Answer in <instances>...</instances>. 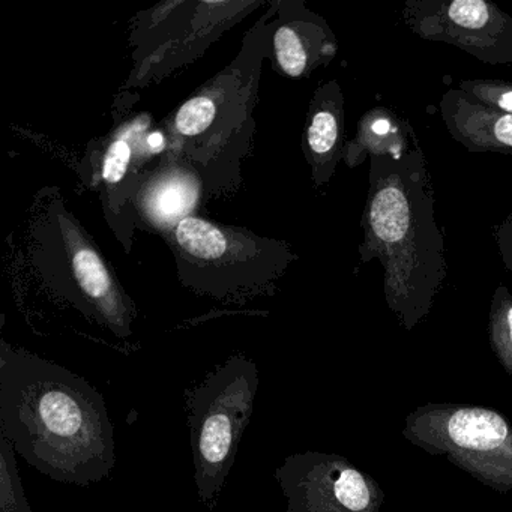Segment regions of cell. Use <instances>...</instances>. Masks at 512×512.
Wrapping results in <instances>:
<instances>
[{"label":"cell","mask_w":512,"mask_h":512,"mask_svg":"<svg viewBox=\"0 0 512 512\" xmlns=\"http://www.w3.org/2000/svg\"><path fill=\"white\" fill-rule=\"evenodd\" d=\"M0 434L55 481L88 487L109 478L116 464L103 395L62 365L5 341L0 344Z\"/></svg>","instance_id":"1"},{"label":"cell","mask_w":512,"mask_h":512,"mask_svg":"<svg viewBox=\"0 0 512 512\" xmlns=\"http://www.w3.org/2000/svg\"><path fill=\"white\" fill-rule=\"evenodd\" d=\"M368 181L361 263H382L386 304L401 328L413 331L430 313L448 274L421 145L397 158L371 157Z\"/></svg>","instance_id":"2"},{"label":"cell","mask_w":512,"mask_h":512,"mask_svg":"<svg viewBox=\"0 0 512 512\" xmlns=\"http://www.w3.org/2000/svg\"><path fill=\"white\" fill-rule=\"evenodd\" d=\"M170 233L184 286L220 301L241 302L274 292L278 278L296 259L284 242L203 218H184Z\"/></svg>","instance_id":"3"},{"label":"cell","mask_w":512,"mask_h":512,"mask_svg":"<svg viewBox=\"0 0 512 512\" xmlns=\"http://www.w3.org/2000/svg\"><path fill=\"white\" fill-rule=\"evenodd\" d=\"M257 388V365L245 355H235L185 391L194 482L200 502L209 511L218 505L253 418Z\"/></svg>","instance_id":"4"},{"label":"cell","mask_w":512,"mask_h":512,"mask_svg":"<svg viewBox=\"0 0 512 512\" xmlns=\"http://www.w3.org/2000/svg\"><path fill=\"white\" fill-rule=\"evenodd\" d=\"M403 436L497 493L512 490V425L497 410L427 403L406 416Z\"/></svg>","instance_id":"5"},{"label":"cell","mask_w":512,"mask_h":512,"mask_svg":"<svg viewBox=\"0 0 512 512\" xmlns=\"http://www.w3.org/2000/svg\"><path fill=\"white\" fill-rule=\"evenodd\" d=\"M269 16L248 34L233 64L176 112L173 125L187 157L203 163L205 158L220 157L229 146L242 145L241 131L253 122L260 67L268 55Z\"/></svg>","instance_id":"6"},{"label":"cell","mask_w":512,"mask_h":512,"mask_svg":"<svg viewBox=\"0 0 512 512\" xmlns=\"http://www.w3.org/2000/svg\"><path fill=\"white\" fill-rule=\"evenodd\" d=\"M287 512H382L385 491L373 476L338 454L289 455L275 470Z\"/></svg>","instance_id":"7"},{"label":"cell","mask_w":512,"mask_h":512,"mask_svg":"<svg viewBox=\"0 0 512 512\" xmlns=\"http://www.w3.org/2000/svg\"><path fill=\"white\" fill-rule=\"evenodd\" d=\"M404 23L416 37L451 44L482 64L512 67V17L485 0H406Z\"/></svg>","instance_id":"8"},{"label":"cell","mask_w":512,"mask_h":512,"mask_svg":"<svg viewBox=\"0 0 512 512\" xmlns=\"http://www.w3.org/2000/svg\"><path fill=\"white\" fill-rule=\"evenodd\" d=\"M49 217L50 229L61 244L62 272L70 277L64 295L86 316L97 320L116 337H131L136 308L122 287L113 280L97 248L74 218L67 214L64 206H56L55 214Z\"/></svg>","instance_id":"9"},{"label":"cell","mask_w":512,"mask_h":512,"mask_svg":"<svg viewBox=\"0 0 512 512\" xmlns=\"http://www.w3.org/2000/svg\"><path fill=\"white\" fill-rule=\"evenodd\" d=\"M277 8L278 20L271 25L269 47L278 71L302 79L331 64L338 43L326 20L302 2H283Z\"/></svg>","instance_id":"10"},{"label":"cell","mask_w":512,"mask_h":512,"mask_svg":"<svg viewBox=\"0 0 512 512\" xmlns=\"http://www.w3.org/2000/svg\"><path fill=\"white\" fill-rule=\"evenodd\" d=\"M439 112L449 136L470 152L512 155V115L449 89L440 98Z\"/></svg>","instance_id":"11"},{"label":"cell","mask_w":512,"mask_h":512,"mask_svg":"<svg viewBox=\"0 0 512 512\" xmlns=\"http://www.w3.org/2000/svg\"><path fill=\"white\" fill-rule=\"evenodd\" d=\"M344 146V95L340 83L329 80L314 92L305 125L304 154L317 187L331 181Z\"/></svg>","instance_id":"12"},{"label":"cell","mask_w":512,"mask_h":512,"mask_svg":"<svg viewBox=\"0 0 512 512\" xmlns=\"http://www.w3.org/2000/svg\"><path fill=\"white\" fill-rule=\"evenodd\" d=\"M409 122L386 107L368 110L358 124L355 139L346 142L343 161L350 169L371 157H401L418 145Z\"/></svg>","instance_id":"13"},{"label":"cell","mask_w":512,"mask_h":512,"mask_svg":"<svg viewBox=\"0 0 512 512\" xmlns=\"http://www.w3.org/2000/svg\"><path fill=\"white\" fill-rule=\"evenodd\" d=\"M199 196L200 184L193 173L182 167H167L140 194V208L157 229L172 230L179 221L191 217Z\"/></svg>","instance_id":"14"},{"label":"cell","mask_w":512,"mask_h":512,"mask_svg":"<svg viewBox=\"0 0 512 512\" xmlns=\"http://www.w3.org/2000/svg\"><path fill=\"white\" fill-rule=\"evenodd\" d=\"M487 337L497 361L506 374L512 376V295L505 286L494 290Z\"/></svg>","instance_id":"15"},{"label":"cell","mask_w":512,"mask_h":512,"mask_svg":"<svg viewBox=\"0 0 512 512\" xmlns=\"http://www.w3.org/2000/svg\"><path fill=\"white\" fill-rule=\"evenodd\" d=\"M16 448L0 434V512H32L17 470Z\"/></svg>","instance_id":"16"},{"label":"cell","mask_w":512,"mask_h":512,"mask_svg":"<svg viewBox=\"0 0 512 512\" xmlns=\"http://www.w3.org/2000/svg\"><path fill=\"white\" fill-rule=\"evenodd\" d=\"M460 89L473 100L512 115V82L506 80H463Z\"/></svg>","instance_id":"17"},{"label":"cell","mask_w":512,"mask_h":512,"mask_svg":"<svg viewBox=\"0 0 512 512\" xmlns=\"http://www.w3.org/2000/svg\"><path fill=\"white\" fill-rule=\"evenodd\" d=\"M131 155L133 151L125 137H118L110 143L101 161V182L107 191L122 184L130 167Z\"/></svg>","instance_id":"18"},{"label":"cell","mask_w":512,"mask_h":512,"mask_svg":"<svg viewBox=\"0 0 512 512\" xmlns=\"http://www.w3.org/2000/svg\"><path fill=\"white\" fill-rule=\"evenodd\" d=\"M494 241H496L500 259H502L503 265L512 277V214L503 218L494 227Z\"/></svg>","instance_id":"19"},{"label":"cell","mask_w":512,"mask_h":512,"mask_svg":"<svg viewBox=\"0 0 512 512\" xmlns=\"http://www.w3.org/2000/svg\"><path fill=\"white\" fill-rule=\"evenodd\" d=\"M148 145L151 146L154 151H160L164 146V137L161 133H152L148 137Z\"/></svg>","instance_id":"20"}]
</instances>
